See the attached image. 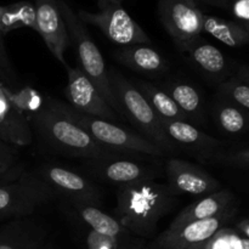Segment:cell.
Listing matches in <instances>:
<instances>
[{
  "label": "cell",
  "mask_w": 249,
  "mask_h": 249,
  "mask_svg": "<svg viewBox=\"0 0 249 249\" xmlns=\"http://www.w3.org/2000/svg\"><path fill=\"white\" fill-rule=\"evenodd\" d=\"M179 198L167 184L156 180L119 186L114 216L140 238L152 237L160 219L177 207Z\"/></svg>",
  "instance_id": "1"
},
{
  "label": "cell",
  "mask_w": 249,
  "mask_h": 249,
  "mask_svg": "<svg viewBox=\"0 0 249 249\" xmlns=\"http://www.w3.org/2000/svg\"><path fill=\"white\" fill-rule=\"evenodd\" d=\"M28 122L45 145L63 156L84 160L125 156L97 142L66 113L61 102L53 97L48 96L45 107L29 117Z\"/></svg>",
  "instance_id": "2"
},
{
  "label": "cell",
  "mask_w": 249,
  "mask_h": 249,
  "mask_svg": "<svg viewBox=\"0 0 249 249\" xmlns=\"http://www.w3.org/2000/svg\"><path fill=\"white\" fill-rule=\"evenodd\" d=\"M108 78L119 116L128 119L138 129L139 134L160 146L167 155L181 153L164 133L162 119L153 111L136 85L114 70H108Z\"/></svg>",
  "instance_id": "3"
},
{
  "label": "cell",
  "mask_w": 249,
  "mask_h": 249,
  "mask_svg": "<svg viewBox=\"0 0 249 249\" xmlns=\"http://www.w3.org/2000/svg\"><path fill=\"white\" fill-rule=\"evenodd\" d=\"M60 102L66 113L75 123L87 130L97 142L111 150L129 156V157H133V156L134 157H140V156L165 157L168 156L160 146L153 143L141 134L135 133L125 126L118 125L114 122L104 121V119L94 118V117L80 113L73 109L70 105H66L62 101Z\"/></svg>",
  "instance_id": "4"
},
{
  "label": "cell",
  "mask_w": 249,
  "mask_h": 249,
  "mask_svg": "<svg viewBox=\"0 0 249 249\" xmlns=\"http://www.w3.org/2000/svg\"><path fill=\"white\" fill-rule=\"evenodd\" d=\"M56 2H57L61 15L65 19L71 43L74 44L75 49H77L78 60H79L80 65L79 68L94 83L102 97L118 114V107H117L113 95H112L108 70L106 67L104 56L100 53L97 45L90 36L88 29L85 28L84 22L71 9L70 5L65 0H56Z\"/></svg>",
  "instance_id": "5"
},
{
  "label": "cell",
  "mask_w": 249,
  "mask_h": 249,
  "mask_svg": "<svg viewBox=\"0 0 249 249\" xmlns=\"http://www.w3.org/2000/svg\"><path fill=\"white\" fill-rule=\"evenodd\" d=\"M55 198L50 186L36 172L24 170L17 179L0 182V219L27 218Z\"/></svg>",
  "instance_id": "6"
},
{
  "label": "cell",
  "mask_w": 249,
  "mask_h": 249,
  "mask_svg": "<svg viewBox=\"0 0 249 249\" xmlns=\"http://www.w3.org/2000/svg\"><path fill=\"white\" fill-rule=\"evenodd\" d=\"M77 15L84 23L97 27L108 40L117 45H151L150 36L118 2H109L100 6V11L95 14L79 10Z\"/></svg>",
  "instance_id": "7"
},
{
  "label": "cell",
  "mask_w": 249,
  "mask_h": 249,
  "mask_svg": "<svg viewBox=\"0 0 249 249\" xmlns=\"http://www.w3.org/2000/svg\"><path fill=\"white\" fill-rule=\"evenodd\" d=\"M158 14L163 27L181 53L203 33L204 14L195 0H160Z\"/></svg>",
  "instance_id": "8"
},
{
  "label": "cell",
  "mask_w": 249,
  "mask_h": 249,
  "mask_svg": "<svg viewBox=\"0 0 249 249\" xmlns=\"http://www.w3.org/2000/svg\"><path fill=\"white\" fill-rule=\"evenodd\" d=\"M36 173L50 186L56 197H62L68 204H89L96 207L101 204L104 191L87 175L53 163L43 164Z\"/></svg>",
  "instance_id": "9"
},
{
  "label": "cell",
  "mask_w": 249,
  "mask_h": 249,
  "mask_svg": "<svg viewBox=\"0 0 249 249\" xmlns=\"http://www.w3.org/2000/svg\"><path fill=\"white\" fill-rule=\"evenodd\" d=\"M89 177L107 184L125 186L142 181L156 180L162 175L160 168L146 164L128 156L87 160L80 165Z\"/></svg>",
  "instance_id": "10"
},
{
  "label": "cell",
  "mask_w": 249,
  "mask_h": 249,
  "mask_svg": "<svg viewBox=\"0 0 249 249\" xmlns=\"http://www.w3.org/2000/svg\"><path fill=\"white\" fill-rule=\"evenodd\" d=\"M237 214V207L215 218L191 221L177 228H168L151 243L148 249H198L225 228Z\"/></svg>",
  "instance_id": "11"
},
{
  "label": "cell",
  "mask_w": 249,
  "mask_h": 249,
  "mask_svg": "<svg viewBox=\"0 0 249 249\" xmlns=\"http://www.w3.org/2000/svg\"><path fill=\"white\" fill-rule=\"evenodd\" d=\"M68 83L65 95L68 104L73 109L94 118L116 122L119 116L102 97L94 83L85 75L79 67L66 66Z\"/></svg>",
  "instance_id": "12"
},
{
  "label": "cell",
  "mask_w": 249,
  "mask_h": 249,
  "mask_svg": "<svg viewBox=\"0 0 249 249\" xmlns=\"http://www.w3.org/2000/svg\"><path fill=\"white\" fill-rule=\"evenodd\" d=\"M162 126L169 140L181 152L190 153L201 162H214L223 152V141L204 133L190 122L162 119Z\"/></svg>",
  "instance_id": "13"
},
{
  "label": "cell",
  "mask_w": 249,
  "mask_h": 249,
  "mask_svg": "<svg viewBox=\"0 0 249 249\" xmlns=\"http://www.w3.org/2000/svg\"><path fill=\"white\" fill-rule=\"evenodd\" d=\"M167 185L177 196L203 197L221 190V184L207 170L180 158H170L165 164Z\"/></svg>",
  "instance_id": "14"
},
{
  "label": "cell",
  "mask_w": 249,
  "mask_h": 249,
  "mask_svg": "<svg viewBox=\"0 0 249 249\" xmlns=\"http://www.w3.org/2000/svg\"><path fill=\"white\" fill-rule=\"evenodd\" d=\"M36 33L43 38L53 57L66 67L65 51L70 48L71 38L56 0H36Z\"/></svg>",
  "instance_id": "15"
},
{
  "label": "cell",
  "mask_w": 249,
  "mask_h": 249,
  "mask_svg": "<svg viewBox=\"0 0 249 249\" xmlns=\"http://www.w3.org/2000/svg\"><path fill=\"white\" fill-rule=\"evenodd\" d=\"M48 233L45 224L31 216L12 219L0 230V249H39Z\"/></svg>",
  "instance_id": "16"
},
{
  "label": "cell",
  "mask_w": 249,
  "mask_h": 249,
  "mask_svg": "<svg viewBox=\"0 0 249 249\" xmlns=\"http://www.w3.org/2000/svg\"><path fill=\"white\" fill-rule=\"evenodd\" d=\"M236 207L237 203L232 192L230 190L221 189L214 194L201 197L194 203L185 207L170 223L169 228H177L191 221L215 218Z\"/></svg>",
  "instance_id": "17"
},
{
  "label": "cell",
  "mask_w": 249,
  "mask_h": 249,
  "mask_svg": "<svg viewBox=\"0 0 249 249\" xmlns=\"http://www.w3.org/2000/svg\"><path fill=\"white\" fill-rule=\"evenodd\" d=\"M114 57L125 67L148 77H158L169 70L167 60L147 44L122 46L114 53Z\"/></svg>",
  "instance_id": "18"
},
{
  "label": "cell",
  "mask_w": 249,
  "mask_h": 249,
  "mask_svg": "<svg viewBox=\"0 0 249 249\" xmlns=\"http://www.w3.org/2000/svg\"><path fill=\"white\" fill-rule=\"evenodd\" d=\"M0 139L16 147L29 146L33 130L29 122L12 107L0 84Z\"/></svg>",
  "instance_id": "19"
},
{
  "label": "cell",
  "mask_w": 249,
  "mask_h": 249,
  "mask_svg": "<svg viewBox=\"0 0 249 249\" xmlns=\"http://www.w3.org/2000/svg\"><path fill=\"white\" fill-rule=\"evenodd\" d=\"M184 53L204 75L214 80H223L228 73V61L225 55L216 46L207 43L202 38L197 39Z\"/></svg>",
  "instance_id": "20"
},
{
  "label": "cell",
  "mask_w": 249,
  "mask_h": 249,
  "mask_svg": "<svg viewBox=\"0 0 249 249\" xmlns=\"http://www.w3.org/2000/svg\"><path fill=\"white\" fill-rule=\"evenodd\" d=\"M160 88L172 97L177 106L184 112L190 123H203V96L195 85L181 82V80H169L160 85Z\"/></svg>",
  "instance_id": "21"
},
{
  "label": "cell",
  "mask_w": 249,
  "mask_h": 249,
  "mask_svg": "<svg viewBox=\"0 0 249 249\" xmlns=\"http://www.w3.org/2000/svg\"><path fill=\"white\" fill-rule=\"evenodd\" d=\"M71 213L84 226L94 232L106 236H126L131 235L114 215H109L96 206L89 204H68Z\"/></svg>",
  "instance_id": "22"
},
{
  "label": "cell",
  "mask_w": 249,
  "mask_h": 249,
  "mask_svg": "<svg viewBox=\"0 0 249 249\" xmlns=\"http://www.w3.org/2000/svg\"><path fill=\"white\" fill-rule=\"evenodd\" d=\"M213 117L218 128L225 135L238 136L249 131V113L224 97H216Z\"/></svg>",
  "instance_id": "23"
},
{
  "label": "cell",
  "mask_w": 249,
  "mask_h": 249,
  "mask_svg": "<svg viewBox=\"0 0 249 249\" xmlns=\"http://www.w3.org/2000/svg\"><path fill=\"white\" fill-rule=\"evenodd\" d=\"M203 32L230 48H241L249 44V32L243 24L232 19L204 14Z\"/></svg>",
  "instance_id": "24"
},
{
  "label": "cell",
  "mask_w": 249,
  "mask_h": 249,
  "mask_svg": "<svg viewBox=\"0 0 249 249\" xmlns=\"http://www.w3.org/2000/svg\"><path fill=\"white\" fill-rule=\"evenodd\" d=\"M19 28H31L36 32V10L34 2L18 1L0 5V34L6 36Z\"/></svg>",
  "instance_id": "25"
},
{
  "label": "cell",
  "mask_w": 249,
  "mask_h": 249,
  "mask_svg": "<svg viewBox=\"0 0 249 249\" xmlns=\"http://www.w3.org/2000/svg\"><path fill=\"white\" fill-rule=\"evenodd\" d=\"M136 88L140 90L153 111L157 113L160 119L164 121H185L189 122L184 112L177 106L172 97L158 85L152 84L148 82L139 80Z\"/></svg>",
  "instance_id": "26"
},
{
  "label": "cell",
  "mask_w": 249,
  "mask_h": 249,
  "mask_svg": "<svg viewBox=\"0 0 249 249\" xmlns=\"http://www.w3.org/2000/svg\"><path fill=\"white\" fill-rule=\"evenodd\" d=\"M6 94L7 99L11 102L12 107L28 121L29 117L34 116L45 107L48 97L43 96L40 92L34 88L28 85H21L16 89H9V88L1 85Z\"/></svg>",
  "instance_id": "27"
},
{
  "label": "cell",
  "mask_w": 249,
  "mask_h": 249,
  "mask_svg": "<svg viewBox=\"0 0 249 249\" xmlns=\"http://www.w3.org/2000/svg\"><path fill=\"white\" fill-rule=\"evenodd\" d=\"M84 243L87 249H145V240L134 235L106 236L87 229L84 231Z\"/></svg>",
  "instance_id": "28"
},
{
  "label": "cell",
  "mask_w": 249,
  "mask_h": 249,
  "mask_svg": "<svg viewBox=\"0 0 249 249\" xmlns=\"http://www.w3.org/2000/svg\"><path fill=\"white\" fill-rule=\"evenodd\" d=\"M24 170L18 147L0 139V182L17 179Z\"/></svg>",
  "instance_id": "29"
},
{
  "label": "cell",
  "mask_w": 249,
  "mask_h": 249,
  "mask_svg": "<svg viewBox=\"0 0 249 249\" xmlns=\"http://www.w3.org/2000/svg\"><path fill=\"white\" fill-rule=\"evenodd\" d=\"M218 96L224 97L249 113V84L236 75L220 83Z\"/></svg>",
  "instance_id": "30"
},
{
  "label": "cell",
  "mask_w": 249,
  "mask_h": 249,
  "mask_svg": "<svg viewBox=\"0 0 249 249\" xmlns=\"http://www.w3.org/2000/svg\"><path fill=\"white\" fill-rule=\"evenodd\" d=\"M0 84L9 89H16L22 85L21 79L14 70V66L7 55L4 44V36L1 34H0Z\"/></svg>",
  "instance_id": "31"
},
{
  "label": "cell",
  "mask_w": 249,
  "mask_h": 249,
  "mask_svg": "<svg viewBox=\"0 0 249 249\" xmlns=\"http://www.w3.org/2000/svg\"><path fill=\"white\" fill-rule=\"evenodd\" d=\"M214 162H220L235 168L249 169V148H242L232 152H221Z\"/></svg>",
  "instance_id": "32"
},
{
  "label": "cell",
  "mask_w": 249,
  "mask_h": 249,
  "mask_svg": "<svg viewBox=\"0 0 249 249\" xmlns=\"http://www.w3.org/2000/svg\"><path fill=\"white\" fill-rule=\"evenodd\" d=\"M236 236L237 233L232 230L223 228L198 249H232V243Z\"/></svg>",
  "instance_id": "33"
},
{
  "label": "cell",
  "mask_w": 249,
  "mask_h": 249,
  "mask_svg": "<svg viewBox=\"0 0 249 249\" xmlns=\"http://www.w3.org/2000/svg\"><path fill=\"white\" fill-rule=\"evenodd\" d=\"M230 12L241 24H249V0H235Z\"/></svg>",
  "instance_id": "34"
},
{
  "label": "cell",
  "mask_w": 249,
  "mask_h": 249,
  "mask_svg": "<svg viewBox=\"0 0 249 249\" xmlns=\"http://www.w3.org/2000/svg\"><path fill=\"white\" fill-rule=\"evenodd\" d=\"M195 1H196L197 5H209V6H215L219 7V9L230 11L231 6H232V2L235 1V0H195Z\"/></svg>",
  "instance_id": "35"
},
{
  "label": "cell",
  "mask_w": 249,
  "mask_h": 249,
  "mask_svg": "<svg viewBox=\"0 0 249 249\" xmlns=\"http://www.w3.org/2000/svg\"><path fill=\"white\" fill-rule=\"evenodd\" d=\"M236 229L242 235V237H246L249 240V219H243V220L238 221Z\"/></svg>",
  "instance_id": "36"
},
{
  "label": "cell",
  "mask_w": 249,
  "mask_h": 249,
  "mask_svg": "<svg viewBox=\"0 0 249 249\" xmlns=\"http://www.w3.org/2000/svg\"><path fill=\"white\" fill-rule=\"evenodd\" d=\"M232 249H249V240L237 235L233 240Z\"/></svg>",
  "instance_id": "37"
},
{
  "label": "cell",
  "mask_w": 249,
  "mask_h": 249,
  "mask_svg": "<svg viewBox=\"0 0 249 249\" xmlns=\"http://www.w3.org/2000/svg\"><path fill=\"white\" fill-rule=\"evenodd\" d=\"M236 77L249 84V66H240L236 72Z\"/></svg>",
  "instance_id": "38"
},
{
  "label": "cell",
  "mask_w": 249,
  "mask_h": 249,
  "mask_svg": "<svg viewBox=\"0 0 249 249\" xmlns=\"http://www.w3.org/2000/svg\"><path fill=\"white\" fill-rule=\"evenodd\" d=\"M124 0H99V6H104V5L109 4V2H118V4H122Z\"/></svg>",
  "instance_id": "39"
},
{
  "label": "cell",
  "mask_w": 249,
  "mask_h": 249,
  "mask_svg": "<svg viewBox=\"0 0 249 249\" xmlns=\"http://www.w3.org/2000/svg\"><path fill=\"white\" fill-rule=\"evenodd\" d=\"M39 249H53V248H51V247H46V246H43V247L39 248Z\"/></svg>",
  "instance_id": "40"
},
{
  "label": "cell",
  "mask_w": 249,
  "mask_h": 249,
  "mask_svg": "<svg viewBox=\"0 0 249 249\" xmlns=\"http://www.w3.org/2000/svg\"><path fill=\"white\" fill-rule=\"evenodd\" d=\"M245 27H246V29L249 32V24H245Z\"/></svg>",
  "instance_id": "41"
}]
</instances>
